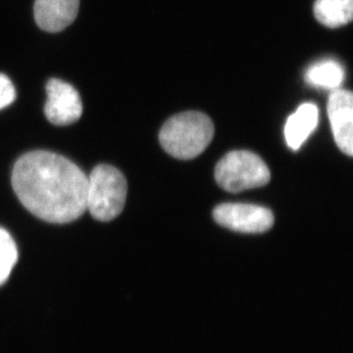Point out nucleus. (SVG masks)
Returning <instances> with one entry per match:
<instances>
[{
	"instance_id": "f257e3e1",
	"label": "nucleus",
	"mask_w": 353,
	"mask_h": 353,
	"mask_svg": "<svg viewBox=\"0 0 353 353\" xmlns=\"http://www.w3.org/2000/svg\"><path fill=\"white\" fill-rule=\"evenodd\" d=\"M12 185L21 203L48 223H70L87 210L86 174L50 151H31L19 158Z\"/></svg>"
},
{
	"instance_id": "f03ea898",
	"label": "nucleus",
	"mask_w": 353,
	"mask_h": 353,
	"mask_svg": "<svg viewBox=\"0 0 353 353\" xmlns=\"http://www.w3.org/2000/svg\"><path fill=\"white\" fill-rule=\"evenodd\" d=\"M214 137V123L207 114L187 111L163 123L159 141L163 150L176 159L189 160L206 150Z\"/></svg>"
},
{
	"instance_id": "7ed1b4c3",
	"label": "nucleus",
	"mask_w": 353,
	"mask_h": 353,
	"mask_svg": "<svg viewBox=\"0 0 353 353\" xmlns=\"http://www.w3.org/2000/svg\"><path fill=\"white\" fill-rule=\"evenodd\" d=\"M127 182L120 170L111 165H97L88 177L87 210L95 220L109 222L123 212Z\"/></svg>"
},
{
	"instance_id": "20e7f679",
	"label": "nucleus",
	"mask_w": 353,
	"mask_h": 353,
	"mask_svg": "<svg viewBox=\"0 0 353 353\" xmlns=\"http://www.w3.org/2000/svg\"><path fill=\"white\" fill-rule=\"evenodd\" d=\"M271 174L263 159L250 151H231L217 163L215 180L223 190L238 194L269 183Z\"/></svg>"
},
{
	"instance_id": "39448f33",
	"label": "nucleus",
	"mask_w": 353,
	"mask_h": 353,
	"mask_svg": "<svg viewBox=\"0 0 353 353\" xmlns=\"http://www.w3.org/2000/svg\"><path fill=\"white\" fill-rule=\"evenodd\" d=\"M213 216L222 227L243 234H262L274 222L271 210L252 203H222L214 210Z\"/></svg>"
},
{
	"instance_id": "423d86ee",
	"label": "nucleus",
	"mask_w": 353,
	"mask_h": 353,
	"mask_svg": "<svg viewBox=\"0 0 353 353\" xmlns=\"http://www.w3.org/2000/svg\"><path fill=\"white\" fill-rule=\"evenodd\" d=\"M47 101L45 114L50 123L65 126L76 123L83 114L79 93L63 80L50 79L46 85Z\"/></svg>"
},
{
	"instance_id": "0eeeda50",
	"label": "nucleus",
	"mask_w": 353,
	"mask_h": 353,
	"mask_svg": "<svg viewBox=\"0 0 353 353\" xmlns=\"http://www.w3.org/2000/svg\"><path fill=\"white\" fill-rule=\"evenodd\" d=\"M327 111L337 147L351 157L353 154V95L350 90L340 88L333 90Z\"/></svg>"
},
{
	"instance_id": "6e6552de",
	"label": "nucleus",
	"mask_w": 353,
	"mask_h": 353,
	"mask_svg": "<svg viewBox=\"0 0 353 353\" xmlns=\"http://www.w3.org/2000/svg\"><path fill=\"white\" fill-rule=\"evenodd\" d=\"M79 3L80 0H36L34 20L46 32H60L76 20Z\"/></svg>"
},
{
	"instance_id": "1a4fd4ad",
	"label": "nucleus",
	"mask_w": 353,
	"mask_h": 353,
	"mask_svg": "<svg viewBox=\"0 0 353 353\" xmlns=\"http://www.w3.org/2000/svg\"><path fill=\"white\" fill-rule=\"evenodd\" d=\"M319 121V110L314 103H304L290 114L285 125V139L292 150L297 151L314 133Z\"/></svg>"
},
{
	"instance_id": "9d476101",
	"label": "nucleus",
	"mask_w": 353,
	"mask_h": 353,
	"mask_svg": "<svg viewBox=\"0 0 353 353\" xmlns=\"http://www.w3.org/2000/svg\"><path fill=\"white\" fill-rule=\"evenodd\" d=\"M314 17L325 27L339 28L350 23L353 0H316Z\"/></svg>"
},
{
	"instance_id": "9b49d317",
	"label": "nucleus",
	"mask_w": 353,
	"mask_h": 353,
	"mask_svg": "<svg viewBox=\"0 0 353 353\" xmlns=\"http://www.w3.org/2000/svg\"><path fill=\"white\" fill-rule=\"evenodd\" d=\"M307 83L312 86L339 90L344 80V69L339 62L333 60L321 61L312 64L307 70Z\"/></svg>"
},
{
	"instance_id": "f8f14e48",
	"label": "nucleus",
	"mask_w": 353,
	"mask_h": 353,
	"mask_svg": "<svg viewBox=\"0 0 353 353\" xmlns=\"http://www.w3.org/2000/svg\"><path fill=\"white\" fill-rule=\"evenodd\" d=\"M17 261L15 241L5 229L0 228V285L6 283Z\"/></svg>"
},
{
	"instance_id": "ddd939ff",
	"label": "nucleus",
	"mask_w": 353,
	"mask_h": 353,
	"mask_svg": "<svg viewBox=\"0 0 353 353\" xmlns=\"http://www.w3.org/2000/svg\"><path fill=\"white\" fill-rule=\"evenodd\" d=\"M17 99V90L6 74H0V110L10 107Z\"/></svg>"
}]
</instances>
